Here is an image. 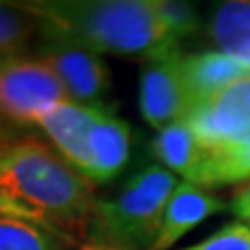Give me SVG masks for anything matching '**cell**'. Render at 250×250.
<instances>
[{
  "instance_id": "cell-5",
  "label": "cell",
  "mask_w": 250,
  "mask_h": 250,
  "mask_svg": "<svg viewBox=\"0 0 250 250\" xmlns=\"http://www.w3.org/2000/svg\"><path fill=\"white\" fill-rule=\"evenodd\" d=\"M71 100L57 73L40 57L15 54L0 59V115L36 125L57 104Z\"/></svg>"
},
{
  "instance_id": "cell-16",
  "label": "cell",
  "mask_w": 250,
  "mask_h": 250,
  "mask_svg": "<svg viewBox=\"0 0 250 250\" xmlns=\"http://www.w3.org/2000/svg\"><path fill=\"white\" fill-rule=\"evenodd\" d=\"M184 250H250V225L244 221H231L207 240Z\"/></svg>"
},
{
  "instance_id": "cell-17",
  "label": "cell",
  "mask_w": 250,
  "mask_h": 250,
  "mask_svg": "<svg viewBox=\"0 0 250 250\" xmlns=\"http://www.w3.org/2000/svg\"><path fill=\"white\" fill-rule=\"evenodd\" d=\"M161 9L165 15L167 23L171 29L175 31L177 38H184L188 34H192L198 27V17L192 4L188 2H169V0H161Z\"/></svg>"
},
{
  "instance_id": "cell-9",
  "label": "cell",
  "mask_w": 250,
  "mask_h": 250,
  "mask_svg": "<svg viewBox=\"0 0 250 250\" xmlns=\"http://www.w3.org/2000/svg\"><path fill=\"white\" fill-rule=\"evenodd\" d=\"M225 208L228 205L215 194L207 192L205 188L194 186L190 182H179L169 198L163 228L152 250H169L205 219L221 213Z\"/></svg>"
},
{
  "instance_id": "cell-6",
  "label": "cell",
  "mask_w": 250,
  "mask_h": 250,
  "mask_svg": "<svg viewBox=\"0 0 250 250\" xmlns=\"http://www.w3.org/2000/svg\"><path fill=\"white\" fill-rule=\"evenodd\" d=\"M186 121L207 152L250 148V75L196 103Z\"/></svg>"
},
{
  "instance_id": "cell-12",
  "label": "cell",
  "mask_w": 250,
  "mask_h": 250,
  "mask_svg": "<svg viewBox=\"0 0 250 250\" xmlns=\"http://www.w3.org/2000/svg\"><path fill=\"white\" fill-rule=\"evenodd\" d=\"M208 36L219 52L250 65V0H229L213 11Z\"/></svg>"
},
{
  "instance_id": "cell-10",
  "label": "cell",
  "mask_w": 250,
  "mask_h": 250,
  "mask_svg": "<svg viewBox=\"0 0 250 250\" xmlns=\"http://www.w3.org/2000/svg\"><path fill=\"white\" fill-rule=\"evenodd\" d=\"M184 73L194 104L250 75V65L219 50L184 54Z\"/></svg>"
},
{
  "instance_id": "cell-19",
  "label": "cell",
  "mask_w": 250,
  "mask_h": 250,
  "mask_svg": "<svg viewBox=\"0 0 250 250\" xmlns=\"http://www.w3.org/2000/svg\"><path fill=\"white\" fill-rule=\"evenodd\" d=\"M80 250H129V248L117 246V244H111V242H103V240H96V238H88L80 246Z\"/></svg>"
},
{
  "instance_id": "cell-2",
  "label": "cell",
  "mask_w": 250,
  "mask_h": 250,
  "mask_svg": "<svg viewBox=\"0 0 250 250\" xmlns=\"http://www.w3.org/2000/svg\"><path fill=\"white\" fill-rule=\"evenodd\" d=\"M40 27L103 54L152 59L179 48L161 0H34L17 2Z\"/></svg>"
},
{
  "instance_id": "cell-7",
  "label": "cell",
  "mask_w": 250,
  "mask_h": 250,
  "mask_svg": "<svg viewBox=\"0 0 250 250\" xmlns=\"http://www.w3.org/2000/svg\"><path fill=\"white\" fill-rule=\"evenodd\" d=\"M194 106L179 48L146 59L140 77V113L154 129L186 121Z\"/></svg>"
},
{
  "instance_id": "cell-4",
  "label": "cell",
  "mask_w": 250,
  "mask_h": 250,
  "mask_svg": "<svg viewBox=\"0 0 250 250\" xmlns=\"http://www.w3.org/2000/svg\"><path fill=\"white\" fill-rule=\"evenodd\" d=\"M177 184V177L165 167L142 169L115 198L96 202L90 219V238L129 250H152Z\"/></svg>"
},
{
  "instance_id": "cell-15",
  "label": "cell",
  "mask_w": 250,
  "mask_h": 250,
  "mask_svg": "<svg viewBox=\"0 0 250 250\" xmlns=\"http://www.w3.org/2000/svg\"><path fill=\"white\" fill-rule=\"evenodd\" d=\"M38 29L40 21L17 2H0V59L23 54Z\"/></svg>"
},
{
  "instance_id": "cell-11",
  "label": "cell",
  "mask_w": 250,
  "mask_h": 250,
  "mask_svg": "<svg viewBox=\"0 0 250 250\" xmlns=\"http://www.w3.org/2000/svg\"><path fill=\"white\" fill-rule=\"evenodd\" d=\"M154 156L171 173L184 177V182L200 186L205 171V148L188 121H177L161 129L152 140Z\"/></svg>"
},
{
  "instance_id": "cell-18",
  "label": "cell",
  "mask_w": 250,
  "mask_h": 250,
  "mask_svg": "<svg viewBox=\"0 0 250 250\" xmlns=\"http://www.w3.org/2000/svg\"><path fill=\"white\" fill-rule=\"evenodd\" d=\"M229 210L236 215L240 221L250 223V182H246L244 186H240L233 198L229 202Z\"/></svg>"
},
{
  "instance_id": "cell-3",
  "label": "cell",
  "mask_w": 250,
  "mask_h": 250,
  "mask_svg": "<svg viewBox=\"0 0 250 250\" xmlns=\"http://www.w3.org/2000/svg\"><path fill=\"white\" fill-rule=\"evenodd\" d=\"M36 125L62 159L92 184L111 182L129 161V125L103 104L65 100L42 115Z\"/></svg>"
},
{
  "instance_id": "cell-1",
  "label": "cell",
  "mask_w": 250,
  "mask_h": 250,
  "mask_svg": "<svg viewBox=\"0 0 250 250\" xmlns=\"http://www.w3.org/2000/svg\"><path fill=\"white\" fill-rule=\"evenodd\" d=\"M94 184L42 142L21 140L0 150V210L73 238L90 228Z\"/></svg>"
},
{
  "instance_id": "cell-13",
  "label": "cell",
  "mask_w": 250,
  "mask_h": 250,
  "mask_svg": "<svg viewBox=\"0 0 250 250\" xmlns=\"http://www.w3.org/2000/svg\"><path fill=\"white\" fill-rule=\"evenodd\" d=\"M73 238L0 210V250H69Z\"/></svg>"
},
{
  "instance_id": "cell-8",
  "label": "cell",
  "mask_w": 250,
  "mask_h": 250,
  "mask_svg": "<svg viewBox=\"0 0 250 250\" xmlns=\"http://www.w3.org/2000/svg\"><path fill=\"white\" fill-rule=\"evenodd\" d=\"M42 34L44 46L40 59L57 73L69 98L82 104H100V98L111 88V73L100 54L65 36L46 29H42Z\"/></svg>"
},
{
  "instance_id": "cell-14",
  "label": "cell",
  "mask_w": 250,
  "mask_h": 250,
  "mask_svg": "<svg viewBox=\"0 0 250 250\" xmlns=\"http://www.w3.org/2000/svg\"><path fill=\"white\" fill-rule=\"evenodd\" d=\"M250 182V148L228 152H207L200 188H219L228 184Z\"/></svg>"
}]
</instances>
